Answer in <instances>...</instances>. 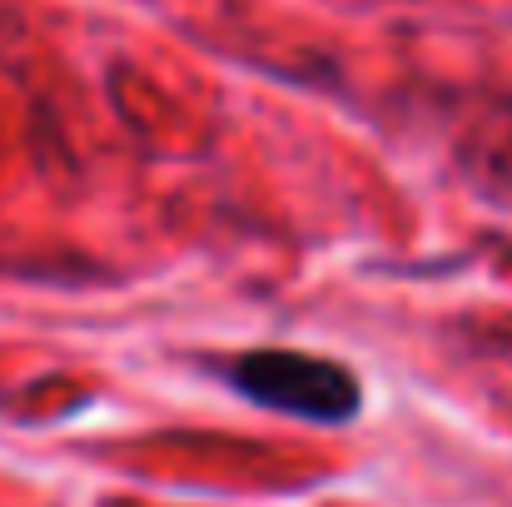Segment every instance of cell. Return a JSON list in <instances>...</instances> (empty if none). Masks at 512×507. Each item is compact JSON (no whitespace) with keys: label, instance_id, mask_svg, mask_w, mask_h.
<instances>
[{"label":"cell","instance_id":"cell-1","mask_svg":"<svg viewBox=\"0 0 512 507\" xmlns=\"http://www.w3.org/2000/svg\"><path fill=\"white\" fill-rule=\"evenodd\" d=\"M214 373L244 403H254L264 413H279V418L343 428V423H353L363 413V378L348 363L324 358V353L269 343V348L229 353L224 363H214Z\"/></svg>","mask_w":512,"mask_h":507}]
</instances>
